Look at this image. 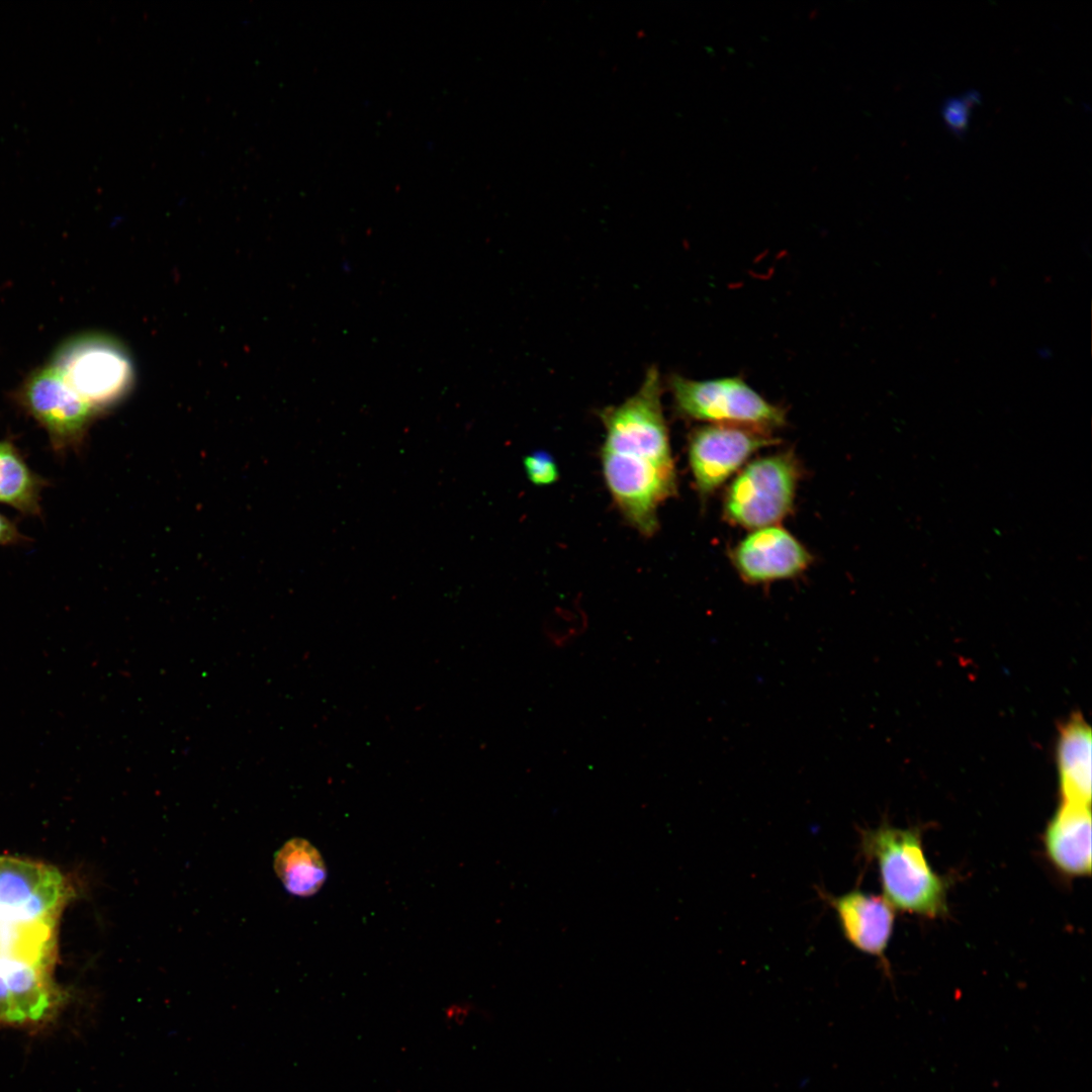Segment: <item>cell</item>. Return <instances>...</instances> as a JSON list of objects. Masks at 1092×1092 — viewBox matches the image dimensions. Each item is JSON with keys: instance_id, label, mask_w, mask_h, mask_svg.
I'll use <instances>...</instances> for the list:
<instances>
[{"instance_id": "obj_1", "label": "cell", "mask_w": 1092, "mask_h": 1092, "mask_svg": "<svg viewBox=\"0 0 1092 1092\" xmlns=\"http://www.w3.org/2000/svg\"><path fill=\"white\" fill-rule=\"evenodd\" d=\"M72 888L47 863L0 855V1022H38L55 1010L58 931Z\"/></svg>"}, {"instance_id": "obj_3", "label": "cell", "mask_w": 1092, "mask_h": 1092, "mask_svg": "<svg viewBox=\"0 0 1092 1092\" xmlns=\"http://www.w3.org/2000/svg\"><path fill=\"white\" fill-rule=\"evenodd\" d=\"M861 845L876 859L893 907L928 918L946 913V883L928 863L918 831L883 824L863 831Z\"/></svg>"}, {"instance_id": "obj_6", "label": "cell", "mask_w": 1092, "mask_h": 1092, "mask_svg": "<svg viewBox=\"0 0 1092 1092\" xmlns=\"http://www.w3.org/2000/svg\"><path fill=\"white\" fill-rule=\"evenodd\" d=\"M51 363L70 387L100 414L131 387L133 367L121 344L102 334H83L58 348Z\"/></svg>"}, {"instance_id": "obj_5", "label": "cell", "mask_w": 1092, "mask_h": 1092, "mask_svg": "<svg viewBox=\"0 0 1092 1092\" xmlns=\"http://www.w3.org/2000/svg\"><path fill=\"white\" fill-rule=\"evenodd\" d=\"M675 412L682 418L770 433L786 423L785 411L768 402L739 377L669 379Z\"/></svg>"}, {"instance_id": "obj_4", "label": "cell", "mask_w": 1092, "mask_h": 1092, "mask_svg": "<svg viewBox=\"0 0 1092 1092\" xmlns=\"http://www.w3.org/2000/svg\"><path fill=\"white\" fill-rule=\"evenodd\" d=\"M800 477V463L793 452L752 460L727 487L723 518L750 530L779 525L793 510Z\"/></svg>"}, {"instance_id": "obj_9", "label": "cell", "mask_w": 1092, "mask_h": 1092, "mask_svg": "<svg viewBox=\"0 0 1092 1092\" xmlns=\"http://www.w3.org/2000/svg\"><path fill=\"white\" fill-rule=\"evenodd\" d=\"M729 557L739 576L750 584L794 578L813 560L808 549L779 525L752 530L730 549Z\"/></svg>"}, {"instance_id": "obj_8", "label": "cell", "mask_w": 1092, "mask_h": 1092, "mask_svg": "<svg viewBox=\"0 0 1092 1092\" xmlns=\"http://www.w3.org/2000/svg\"><path fill=\"white\" fill-rule=\"evenodd\" d=\"M779 443L771 433L732 425L695 428L688 439V460L694 483L706 500L757 451Z\"/></svg>"}, {"instance_id": "obj_2", "label": "cell", "mask_w": 1092, "mask_h": 1092, "mask_svg": "<svg viewBox=\"0 0 1092 1092\" xmlns=\"http://www.w3.org/2000/svg\"><path fill=\"white\" fill-rule=\"evenodd\" d=\"M661 394L659 371L651 366L632 396L598 413L606 431L600 459L607 488L624 520L645 537L656 533L659 507L677 492Z\"/></svg>"}, {"instance_id": "obj_16", "label": "cell", "mask_w": 1092, "mask_h": 1092, "mask_svg": "<svg viewBox=\"0 0 1092 1092\" xmlns=\"http://www.w3.org/2000/svg\"><path fill=\"white\" fill-rule=\"evenodd\" d=\"M526 475L535 485H549L559 477L558 466L545 451H535L524 457Z\"/></svg>"}, {"instance_id": "obj_13", "label": "cell", "mask_w": 1092, "mask_h": 1092, "mask_svg": "<svg viewBox=\"0 0 1092 1092\" xmlns=\"http://www.w3.org/2000/svg\"><path fill=\"white\" fill-rule=\"evenodd\" d=\"M47 483L29 468L11 440H0V503L23 515L39 516L40 493Z\"/></svg>"}, {"instance_id": "obj_7", "label": "cell", "mask_w": 1092, "mask_h": 1092, "mask_svg": "<svg viewBox=\"0 0 1092 1092\" xmlns=\"http://www.w3.org/2000/svg\"><path fill=\"white\" fill-rule=\"evenodd\" d=\"M11 397L46 430L57 453L80 448L100 414L70 387L51 362L29 372Z\"/></svg>"}, {"instance_id": "obj_11", "label": "cell", "mask_w": 1092, "mask_h": 1092, "mask_svg": "<svg viewBox=\"0 0 1092 1092\" xmlns=\"http://www.w3.org/2000/svg\"><path fill=\"white\" fill-rule=\"evenodd\" d=\"M1043 843L1052 863L1062 873L1091 874L1090 806L1063 803L1048 824Z\"/></svg>"}, {"instance_id": "obj_12", "label": "cell", "mask_w": 1092, "mask_h": 1092, "mask_svg": "<svg viewBox=\"0 0 1092 1092\" xmlns=\"http://www.w3.org/2000/svg\"><path fill=\"white\" fill-rule=\"evenodd\" d=\"M1091 729L1075 715L1061 729L1057 745L1063 803L1090 806L1092 778Z\"/></svg>"}, {"instance_id": "obj_18", "label": "cell", "mask_w": 1092, "mask_h": 1092, "mask_svg": "<svg viewBox=\"0 0 1092 1092\" xmlns=\"http://www.w3.org/2000/svg\"><path fill=\"white\" fill-rule=\"evenodd\" d=\"M472 1009L469 1007L453 1008L447 1014V1020L454 1024L462 1025L470 1017Z\"/></svg>"}, {"instance_id": "obj_17", "label": "cell", "mask_w": 1092, "mask_h": 1092, "mask_svg": "<svg viewBox=\"0 0 1092 1092\" xmlns=\"http://www.w3.org/2000/svg\"><path fill=\"white\" fill-rule=\"evenodd\" d=\"M16 525L0 514V545H11L25 541Z\"/></svg>"}, {"instance_id": "obj_14", "label": "cell", "mask_w": 1092, "mask_h": 1092, "mask_svg": "<svg viewBox=\"0 0 1092 1092\" xmlns=\"http://www.w3.org/2000/svg\"><path fill=\"white\" fill-rule=\"evenodd\" d=\"M274 870L292 895L309 897L318 892L327 878L320 851L306 839L295 837L275 853Z\"/></svg>"}, {"instance_id": "obj_10", "label": "cell", "mask_w": 1092, "mask_h": 1092, "mask_svg": "<svg viewBox=\"0 0 1092 1092\" xmlns=\"http://www.w3.org/2000/svg\"><path fill=\"white\" fill-rule=\"evenodd\" d=\"M824 897L846 940L859 951L883 959L893 932L894 907L885 898L859 890Z\"/></svg>"}, {"instance_id": "obj_15", "label": "cell", "mask_w": 1092, "mask_h": 1092, "mask_svg": "<svg viewBox=\"0 0 1092 1092\" xmlns=\"http://www.w3.org/2000/svg\"><path fill=\"white\" fill-rule=\"evenodd\" d=\"M979 93L973 90L944 102L941 112L948 129L958 135L963 134L969 124L971 108L979 102Z\"/></svg>"}]
</instances>
